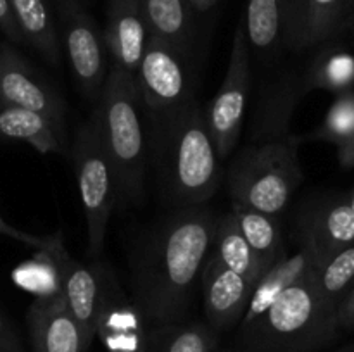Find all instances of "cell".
Instances as JSON below:
<instances>
[{
    "label": "cell",
    "instance_id": "cell-34",
    "mask_svg": "<svg viewBox=\"0 0 354 352\" xmlns=\"http://www.w3.org/2000/svg\"><path fill=\"white\" fill-rule=\"evenodd\" d=\"M339 330H354V285L337 306Z\"/></svg>",
    "mask_w": 354,
    "mask_h": 352
},
{
    "label": "cell",
    "instance_id": "cell-25",
    "mask_svg": "<svg viewBox=\"0 0 354 352\" xmlns=\"http://www.w3.org/2000/svg\"><path fill=\"white\" fill-rule=\"evenodd\" d=\"M218 331L207 323H171L154 326L147 352H216Z\"/></svg>",
    "mask_w": 354,
    "mask_h": 352
},
{
    "label": "cell",
    "instance_id": "cell-37",
    "mask_svg": "<svg viewBox=\"0 0 354 352\" xmlns=\"http://www.w3.org/2000/svg\"><path fill=\"white\" fill-rule=\"evenodd\" d=\"M216 2L218 0H189V3L192 6L194 10H207Z\"/></svg>",
    "mask_w": 354,
    "mask_h": 352
},
{
    "label": "cell",
    "instance_id": "cell-17",
    "mask_svg": "<svg viewBox=\"0 0 354 352\" xmlns=\"http://www.w3.org/2000/svg\"><path fill=\"white\" fill-rule=\"evenodd\" d=\"M318 264L320 261L317 254L306 245H301L296 254L283 255L275 264L270 266L252 286L251 297H249L248 307L239 323V328L249 326L258 321L289 286L301 282Z\"/></svg>",
    "mask_w": 354,
    "mask_h": 352
},
{
    "label": "cell",
    "instance_id": "cell-7",
    "mask_svg": "<svg viewBox=\"0 0 354 352\" xmlns=\"http://www.w3.org/2000/svg\"><path fill=\"white\" fill-rule=\"evenodd\" d=\"M251 50L244 24H239L232 43L227 75L216 95L204 107L207 130L216 147L218 157H228L237 145L251 92Z\"/></svg>",
    "mask_w": 354,
    "mask_h": 352
},
{
    "label": "cell",
    "instance_id": "cell-20",
    "mask_svg": "<svg viewBox=\"0 0 354 352\" xmlns=\"http://www.w3.org/2000/svg\"><path fill=\"white\" fill-rule=\"evenodd\" d=\"M140 9L151 37L189 54L194 35L189 0H140Z\"/></svg>",
    "mask_w": 354,
    "mask_h": 352
},
{
    "label": "cell",
    "instance_id": "cell-21",
    "mask_svg": "<svg viewBox=\"0 0 354 352\" xmlns=\"http://www.w3.org/2000/svg\"><path fill=\"white\" fill-rule=\"evenodd\" d=\"M304 93L303 78H283L279 85L272 86L270 92H265L259 106L261 109H258L254 119L252 140H272L290 135V116Z\"/></svg>",
    "mask_w": 354,
    "mask_h": 352
},
{
    "label": "cell",
    "instance_id": "cell-38",
    "mask_svg": "<svg viewBox=\"0 0 354 352\" xmlns=\"http://www.w3.org/2000/svg\"><path fill=\"white\" fill-rule=\"evenodd\" d=\"M335 352H354V342H353V344L344 345V347H341L339 351H335Z\"/></svg>",
    "mask_w": 354,
    "mask_h": 352
},
{
    "label": "cell",
    "instance_id": "cell-14",
    "mask_svg": "<svg viewBox=\"0 0 354 352\" xmlns=\"http://www.w3.org/2000/svg\"><path fill=\"white\" fill-rule=\"evenodd\" d=\"M207 324L220 333L241 323L254 283L207 255L201 271Z\"/></svg>",
    "mask_w": 354,
    "mask_h": 352
},
{
    "label": "cell",
    "instance_id": "cell-19",
    "mask_svg": "<svg viewBox=\"0 0 354 352\" xmlns=\"http://www.w3.org/2000/svg\"><path fill=\"white\" fill-rule=\"evenodd\" d=\"M0 138L30 144L40 154L62 150L64 138L41 114L0 100Z\"/></svg>",
    "mask_w": 354,
    "mask_h": 352
},
{
    "label": "cell",
    "instance_id": "cell-15",
    "mask_svg": "<svg viewBox=\"0 0 354 352\" xmlns=\"http://www.w3.org/2000/svg\"><path fill=\"white\" fill-rule=\"evenodd\" d=\"M301 245H306L322 262L354 244V213L348 197H334L308 207L299 216Z\"/></svg>",
    "mask_w": 354,
    "mask_h": 352
},
{
    "label": "cell",
    "instance_id": "cell-32",
    "mask_svg": "<svg viewBox=\"0 0 354 352\" xmlns=\"http://www.w3.org/2000/svg\"><path fill=\"white\" fill-rule=\"evenodd\" d=\"M0 235L12 238V240L16 242H21L23 245L33 247L37 248V251L44 248L45 242H47V235H45V237H40V235H33V233H28V231L17 230V228L10 226L9 223H6L2 216H0Z\"/></svg>",
    "mask_w": 354,
    "mask_h": 352
},
{
    "label": "cell",
    "instance_id": "cell-4",
    "mask_svg": "<svg viewBox=\"0 0 354 352\" xmlns=\"http://www.w3.org/2000/svg\"><path fill=\"white\" fill-rule=\"evenodd\" d=\"M315 269L289 286L258 321L239 328L241 349L251 352H318L337 337V306L320 292Z\"/></svg>",
    "mask_w": 354,
    "mask_h": 352
},
{
    "label": "cell",
    "instance_id": "cell-9",
    "mask_svg": "<svg viewBox=\"0 0 354 352\" xmlns=\"http://www.w3.org/2000/svg\"><path fill=\"white\" fill-rule=\"evenodd\" d=\"M93 266L99 278L95 338L102 342L106 352H147L151 330L144 313L104 262L97 261Z\"/></svg>",
    "mask_w": 354,
    "mask_h": 352
},
{
    "label": "cell",
    "instance_id": "cell-1",
    "mask_svg": "<svg viewBox=\"0 0 354 352\" xmlns=\"http://www.w3.org/2000/svg\"><path fill=\"white\" fill-rule=\"evenodd\" d=\"M216 216L204 206L175 209L138 244L131 290L152 326L180 323L209 255Z\"/></svg>",
    "mask_w": 354,
    "mask_h": 352
},
{
    "label": "cell",
    "instance_id": "cell-3",
    "mask_svg": "<svg viewBox=\"0 0 354 352\" xmlns=\"http://www.w3.org/2000/svg\"><path fill=\"white\" fill-rule=\"evenodd\" d=\"M135 78L111 62L93 117L109 159L116 206H138L144 197L147 141Z\"/></svg>",
    "mask_w": 354,
    "mask_h": 352
},
{
    "label": "cell",
    "instance_id": "cell-11",
    "mask_svg": "<svg viewBox=\"0 0 354 352\" xmlns=\"http://www.w3.org/2000/svg\"><path fill=\"white\" fill-rule=\"evenodd\" d=\"M0 100L45 116L66 140L64 99L9 43L0 45Z\"/></svg>",
    "mask_w": 354,
    "mask_h": 352
},
{
    "label": "cell",
    "instance_id": "cell-40",
    "mask_svg": "<svg viewBox=\"0 0 354 352\" xmlns=\"http://www.w3.org/2000/svg\"><path fill=\"white\" fill-rule=\"evenodd\" d=\"M232 352H251V351H245V349H239V351H232Z\"/></svg>",
    "mask_w": 354,
    "mask_h": 352
},
{
    "label": "cell",
    "instance_id": "cell-8",
    "mask_svg": "<svg viewBox=\"0 0 354 352\" xmlns=\"http://www.w3.org/2000/svg\"><path fill=\"white\" fill-rule=\"evenodd\" d=\"M189 54L149 35L135 75L138 102L145 114H161L194 99Z\"/></svg>",
    "mask_w": 354,
    "mask_h": 352
},
{
    "label": "cell",
    "instance_id": "cell-12",
    "mask_svg": "<svg viewBox=\"0 0 354 352\" xmlns=\"http://www.w3.org/2000/svg\"><path fill=\"white\" fill-rule=\"evenodd\" d=\"M57 268L61 292L69 311L85 331L86 338H95L97 309H99V278L95 266H85L68 252L61 231L47 235L44 245Z\"/></svg>",
    "mask_w": 354,
    "mask_h": 352
},
{
    "label": "cell",
    "instance_id": "cell-29",
    "mask_svg": "<svg viewBox=\"0 0 354 352\" xmlns=\"http://www.w3.org/2000/svg\"><path fill=\"white\" fill-rule=\"evenodd\" d=\"M349 0H308L306 47L328 40L348 14Z\"/></svg>",
    "mask_w": 354,
    "mask_h": 352
},
{
    "label": "cell",
    "instance_id": "cell-36",
    "mask_svg": "<svg viewBox=\"0 0 354 352\" xmlns=\"http://www.w3.org/2000/svg\"><path fill=\"white\" fill-rule=\"evenodd\" d=\"M337 159L342 168H354V137L341 148H337Z\"/></svg>",
    "mask_w": 354,
    "mask_h": 352
},
{
    "label": "cell",
    "instance_id": "cell-30",
    "mask_svg": "<svg viewBox=\"0 0 354 352\" xmlns=\"http://www.w3.org/2000/svg\"><path fill=\"white\" fill-rule=\"evenodd\" d=\"M354 137V90L335 97L330 109L325 114L322 126L310 137V140L330 141L341 148Z\"/></svg>",
    "mask_w": 354,
    "mask_h": 352
},
{
    "label": "cell",
    "instance_id": "cell-6",
    "mask_svg": "<svg viewBox=\"0 0 354 352\" xmlns=\"http://www.w3.org/2000/svg\"><path fill=\"white\" fill-rule=\"evenodd\" d=\"M71 155L86 219L88 252L97 257L104 248L107 224L116 206V190L113 169L93 116L76 131Z\"/></svg>",
    "mask_w": 354,
    "mask_h": 352
},
{
    "label": "cell",
    "instance_id": "cell-13",
    "mask_svg": "<svg viewBox=\"0 0 354 352\" xmlns=\"http://www.w3.org/2000/svg\"><path fill=\"white\" fill-rule=\"evenodd\" d=\"M26 323L33 352H86L92 345L62 293L35 299Z\"/></svg>",
    "mask_w": 354,
    "mask_h": 352
},
{
    "label": "cell",
    "instance_id": "cell-28",
    "mask_svg": "<svg viewBox=\"0 0 354 352\" xmlns=\"http://www.w3.org/2000/svg\"><path fill=\"white\" fill-rule=\"evenodd\" d=\"M315 280L320 292L334 306H339L342 297L354 285V244L341 248L318 264L315 269Z\"/></svg>",
    "mask_w": 354,
    "mask_h": 352
},
{
    "label": "cell",
    "instance_id": "cell-23",
    "mask_svg": "<svg viewBox=\"0 0 354 352\" xmlns=\"http://www.w3.org/2000/svg\"><path fill=\"white\" fill-rule=\"evenodd\" d=\"M230 213L234 214L242 235L259 257V261L266 266V269L275 264L283 255H287L277 216L235 202H232Z\"/></svg>",
    "mask_w": 354,
    "mask_h": 352
},
{
    "label": "cell",
    "instance_id": "cell-33",
    "mask_svg": "<svg viewBox=\"0 0 354 352\" xmlns=\"http://www.w3.org/2000/svg\"><path fill=\"white\" fill-rule=\"evenodd\" d=\"M0 30L14 43H24V38L17 28L16 19H14L9 0H0Z\"/></svg>",
    "mask_w": 354,
    "mask_h": 352
},
{
    "label": "cell",
    "instance_id": "cell-22",
    "mask_svg": "<svg viewBox=\"0 0 354 352\" xmlns=\"http://www.w3.org/2000/svg\"><path fill=\"white\" fill-rule=\"evenodd\" d=\"M211 248L213 257L232 271L251 280L252 283L258 282L259 276L266 271V266L259 261L251 245L248 244L232 213L216 217Z\"/></svg>",
    "mask_w": 354,
    "mask_h": 352
},
{
    "label": "cell",
    "instance_id": "cell-18",
    "mask_svg": "<svg viewBox=\"0 0 354 352\" xmlns=\"http://www.w3.org/2000/svg\"><path fill=\"white\" fill-rule=\"evenodd\" d=\"M14 19L24 38L52 66L61 64L57 24L47 0H9Z\"/></svg>",
    "mask_w": 354,
    "mask_h": 352
},
{
    "label": "cell",
    "instance_id": "cell-10",
    "mask_svg": "<svg viewBox=\"0 0 354 352\" xmlns=\"http://www.w3.org/2000/svg\"><path fill=\"white\" fill-rule=\"evenodd\" d=\"M57 10L66 54L76 83L86 97L99 99L109 71L102 35L80 0H57Z\"/></svg>",
    "mask_w": 354,
    "mask_h": 352
},
{
    "label": "cell",
    "instance_id": "cell-5",
    "mask_svg": "<svg viewBox=\"0 0 354 352\" xmlns=\"http://www.w3.org/2000/svg\"><path fill=\"white\" fill-rule=\"evenodd\" d=\"M299 144L290 133L248 145L228 171L232 202L279 216L303 182Z\"/></svg>",
    "mask_w": 354,
    "mask_h": 352
},
{
    "label": "cell",
    "instance_id": "cell-2",
    "mask_svg": "<svg viewBox=\"0 0 354 352\" xmlns=\"http://www.w3.org/2000/svg\"><path fill=\"white\" fill-rule=\"evenodd\" d=\"M149 159L169 207L204 206L221 179L220 157L196 99L176 109L149 114Z\"/></svg>",
    "mask_w": 354,
    "mask_h": 352
},
{
    "label": "cell",
    "instance_id": "cell-24",
    "mask_svg": "<svg viewBox=\"0 0 354 352\" xmlns=\"http://www.w3.org/2000/svg\"><path fill=\"white\" fill-rule=\"evenodd\" d=\"M304 90H325L335 97L354 90V54L346 48L322 50L303 76Z\"/></svg>",
    "mask_w": 354,
    "mask_h": 352
},
{
    "label": "cell",
    "instance_id": "cell-39",
    "mask_svg": "<svg viewBox=\"0 0 354 352\" xmlns=\"http://www.w3.org/2000/svg\"><path fill=\"white\" fill-rule=\"evenodd\" d=\"M348 202H349V206H351V209H353V213H354V190L351 193H348Z\"/></svg>",
    "mask_w": 354,
    "mask_h": 352
},
{
    "label": "cell",
    "instance_id": "cell-31",
    "mask_svg": "<svg viewBox=\"0 0 354 352\" xmlns=\"http://www.w3.org/2000/svg\"><path fill=\"white\" fill-rule=\"evenodd\" d=\"M280 10L282 41L290 50L306 48L308 0H277Z\"/></svg>",
    "mask_w": 354,
    "mask_h": 352
},
{
    "label": "cell",
    "instance_id": "cell-16",
    "mask_svg": "<svg viewBox=\"0 0 354 352\" xmlns=\"http://www.w3.org/2000/svg\"><path fill=\"white\" fill-rule=\"evenodd\" d=\"M147 38L149 31L140 9V0H109L102 40L113 64L135 78Z\"/></svg>",
    "mask_w": 354,
    "mask_h": 352
},
{
    "label": "cell",
    "instance_id": "cell-35",
    "mask_svg": "<svg viewBox=\"0 0 354 352\" xmlns=\"http://www.w3.org/2000/svg\"><path fill=\"white\" fill-rule=\"evenodd\" d=\"M0 352H24L19 337L0 313Z\"/></svg>",
    "mask_w": 354,
    "mask_h": 352
},
{
    "label": "cell",
    "instance_id": "cell-27",
    "mask_svg": "<svg viewBox=\"0 0 354 352\" xmlns=\"http://www.w3.org/2000/svg\"><path fill=\"white\" fill-rule=\"evenodd\" d=\"M12 282L19 289L33 293L35 299L40 297H54L61 292V280L57 268L45 248L35 252L33 257L21 262L12 271Z\"/></svg>",
    "mask_w": 354,
    "mask_h": 352
},
{
    "label": "cell",
    "instance_id": "cell-26",
    "mask_svg": "<svg viewBox=\"0 0 354 352\" xmlns=\"http://www.w3.org/2000/svg\"><path fill=\"white\" fill-rule=\"evenodd\" d=\"M249 50L268 55L282 41L280 10L277 0H249L244 24Z\"/></svg>",
    "mask_w": 354,
    "mask_h": 352
}]
</instances>
